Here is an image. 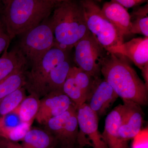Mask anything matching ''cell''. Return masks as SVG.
<instances>
[{"label": "cell", "instance_id": "1", "mask_svg": "<svg viewBox=\"0 0 148 148\" xmlns=\"http://www.w3.org/2000/svg\"><path fill=\"white\" fill-rule=\"evenodd\" d=\"M101 73L123 101L140 106L147 104L148 87L124 56L108 51L101 64Z\"/></svg>", "mask_w": 148, "mask_h": 148}, {"label": "cell", "instance_id": "2", "mask_svg": "<svg viewBox=\"0 0 148 148\" xmlns=\"http://www.w3.org/2000/svg\"><path fill=\"white\" fill-rule=\"evenodd\" d=\"M49 21L54 35V47L69 51L89 33L80 1L68 0L55 5Z\"/></svg>", "mask_w": 148, "mask_h": 148}, {"label": "cell", "instance_id": "3", "mask_svg": "<svg viewBox=\"0 0 148 148\" xmlns=\"http://www.w3.org/2000/svg\"><path fill=\"white\" fill-rule=\"evenodd\" d=\"M55 5L48 0H12L4 5L1 21L11 40L49 18Z\"/></svg>", "mask_w": 148, "mask_h": 148}, {"label": "cell", "instance_id": "4", "mask_svg": "<svg viewBox=\"0 0 148 148\" xmlns=\"http://www.w3.org/2000/svg\"><path fill=\"white\" fill-rule=\"evenodd\" d=\"M84 12L86 25L98 43L106 50L124 42L112 24L94 0H79Z\"/></svg>", "mask_w": 148, "mask_h": 148}, {"label": "cell", "instance_id": "5", "mask_svg": "<svg viewBox=\"0 0 148 148\" xmlns=\"http://www.w3.org/2000/svg\"><path fill=\"white\" fill-rule=\"evenodd\" d=\"M53 30L46 19L22 34L18 47L31 65L39 61L54 45Z\"/></svg>", "mask_w": 148, "mask_h": 148}, {"label": "cell", "instance_id": "6", "mask_svg": "<svg viewBox=\"0 0 148 148\" xmlns=\"http://www.w3.org/2000/svg\"><path fill=\"white\" fill-rule=\"evenodd\" d=\"M68 52L53 47L39 61L31 65V70L25 72L24 86L30 94L40 99L45 96L46 84L49 73L55 66L68 58Z\"/></svg>", "mask_w": 148, "mask_h": 148}, {"label": "cell", "instance_id": "7", "mask_svg": "<svg viewBox=\"0 0 148 148\" xmlns=\"http://www.w3.org/2000/svg\"><path fill=\"white\" fill-rule=\"evenodd\" d=\"M77 67L95 78L101 77V66L107 51L89 32L74 46Z\"/></svg>", "mask_w": 148, "mask_h": 148}, {"label": "cell", "instance_id": "8", "mask_svg": "<svg viewBox=\"0 0 148 148\" xmlns=\"http://www.w3.org/2000/svg\"><path fill=\"white\" fill-rule=\"evenodd\" d=\"M79 132L77 143L83 147L85 139L86 145L93 148H108L98 130V116L86 103L77 108Z\"/></svg>", "mask_w": 148, "mask_h": 148}, {"label": "cell", "instance_id": "9", "mask_svg": "<svg viewBox=\"0 0 148 148\" xmlns=\"http://www.w3.org/2000/svg\"><path fill=\"white\" fill-rule=\"evenodd\" d=\"M110 53L119 54L133 62L142 70L148 64V37H139L106 49Z\"/></svg>", "mask_w": 148, "mask_h": 148}, {"label": "cell", "instance_id": "10", "mask_svg": "<svg viewBox=\"0 0 148 148\" xmlns=\"http://www.w3.org/2000/svg\"><path fill=\"white\" fill-rule=\"evenodd\" d=\"M118 97L106 80L97 78L95 79L92 92L87 100V104L98 116H103Z\"/></svg>", "mask_w": 148, "mask_h": 148}, {"label": "cell", "instance_id": "11", "mask_svg": "<svg viewBox=\"0 0 148 148\" xmlns=\"http://www.w3.org/2000/svg\"><path fill=\"white\" fill-rule=\"evenodd\" d=\"M123 105L119 135L121 140L127 143L141 130L143 115L140 105L130 101H123Z\"/></svg>", "mask_w": 148, "mask_h": 148}, {"label": "cell", "instance_id": "12", "mask_svg": "<svg viewBox=\"0 0 148 148\" xmlns=\"http://www.w3.org/2000/svg\"><path fill=\"white\" fill-rule=\"evenodd\" d=\"M73 103L63 92L49 93L40 100L39 109L36 119L43 124L47 120L67 110Z\"/></svg>", "mask_w": 148, "mask_h": 148}, {"label": "cell", "instance_id": "13", "mask_svg": "<svg viewBox=\"0 0 148 148\" xmlns=\"http://www.w3.org/2000/svg\"><path fill=\"white\" fill-rule=\"evenodd\" d=\"M101 10L121 38L124 40L125 38L132 36L130 15L126 8L115 0H111L103 4Z\"/></svg>", "mask_w": 148, "mask_h": 148}, {"label": "cell", "instance_id": "14", "mask_svg": "<svg viewBox=\"0 0 148 148\" xmlns=\"http://www.w3.org/2000/svg\"><path fill=\"white\" fill-rule=\"evenodd\" d=\"M123 105L120 104L108 115L102 135L108 148H128L127 143L120 137L119 129Z\"/></svg>", "mask_w": 148, "mask_h": 148}, {"label": "cell", "instance_id": "15", "mask_svg": "<svg viewBox=\"0 0 148 148\" xmlns=\"http://www.w3.org/2000/svg\"><path fill=\"white\" fill-rule=\"evenodd\" d=\"M31 125L22 122L14 111L0 117V136L1 138L17 142L22 140Z\"/></svg>", "mask_w": 148, "mask_h": 148}, {"label": "cell", "instance_id": "16", "mask_svg": "<svg viewBox=\"0 0 148 148\" xmlns=\"http://www.w3.org/2000/svg\"><path fill=\"white\" fill-rule=\"evenodd\" d=\"M27 60L19 48L8 51L6 49L0 57V82L13 73L26 69Z\"/></svg>", "mask_w": 148, "mask_h": 148}, {"label": "cell", "instance_id": "17", "mask_svg": "<svg viewBox=\"0 0 148 148\" xmlns=\"http://www.w3.org/2000/svg\"><path fill=\"white\" fill-rule=\"evenodd\" d=\"M21 140V145L26 148H55L58 144L50 133L38 128H30Z\"/></svg>", "mask_w": 148, "mask_h": 148}, {"label": "cell", "instance_id": "18", "mask_svg": "<svg viewBox=\"0 0 148 148\" xmlns=\"http://www.w3.org/2000/svg\"><path fill=\"white\" fill-rule=\"evenodd\" d=\"M71 67L67 58L51 70L46 84L45 96L51 92H63V86Z\"/></svg>", "mask_w": 148, "mask_h": 148}, {"label": "cell", "instance_id": "19", "mask_svg": "<svg viewBox=\"0 0 148 148\" xmlns=\"http://www.w3.org/2000/svg\"><path fill=\"white\" fill-rule=\"evenodd\" d=\"M130 15L131 35L140 34L148 37V3L134 8Z\"/></svg>", "mask_w": 148, "mask_h": 148}, {"label": "cell", "instance_id": "20", "mask_svg": "<svg viewBox=\"0 0 148 148\" xmlns=\"http://www.w3.org/2000/svg\"><path fill=\"white\" fill-rule=\"evenodd\" d=\"M40 99L32 94L27 96L14 110L21 121L31 125L39 109Z\"/></svg>", "mask_w": 148, "mask_h": 148}, {"label": "cell", "instance_id": "21", "mask_svg": "<svg viewBox=\"0 0 148 148\" xmlns=\"http://www.w3.org/2000/svg\"><path fill=\"white\" fill-rule=\"evenodd\" d=\"M77 110L74 111L64 127L58 141L61 147H74L79 132Z\"/></svg>", "mask_w": 148, "mask_h": 148}, {"label": "cell", "instance_id": "22", "mask_svg": "<svg viewBox=\"0 0 148 148\" xmlns=\"http://www.w3.org/2000/svg\"><path fill=\"white\" fill-rule=\"evenodd\" d=\"M26 69L15 72L0 82V101L26 84Z\"/></svg>", "mask_w": 148, "mask_h": 148}, {"label": "cell", "instance_id": "23", "mask_svg": "<svg viewBox=\"0 0 148 148\" xmlns=\"http://www.w3.org/2000/svg\"><path fill=\"white\" fill-rule=\"evenodd\" d=\"M76 109V107L73 104L69 109L64 113L49 119L44 123L45 125V130L53 135L58 143L66 122Z\"/></svg>", "mask_w": 148, "mask_h": 148}, {"label": "cell", "instance_id": "24", "mask_svg": "<svg viewBox=\"0 0 148 148\" xmlns=\"http://www.w3.org/2000/svg\"><path fill=\"white\" fill-rule=\"evenodd\" d=\"M27 97L24 86L19 88L0 101V117L11 112Z\"/></svg>", "mask_w": 148, "mask_h": 148}, {"label": "cell", "instance_id": "25", "mask_svg": "<svg viewBox=\"0 0 148 148\" xmlns=\"http://www.w3.org/2000/svg\"><path fill=\"white\" fill-rule=\"evenodd\" d=\"M63 92L71 99L77 108L87 101L86 97L76 84L71 69L63 86Z\"/></svg>", "mask_w": 148, "mask_h": 148}, {"label": "cell", "instance_id": "26", "mask_svg": "<svg viewBox=\"0 0 148 148\" xmlns=\"http://www.w3.org/2000/svg\"><path fill=\"white\" fill-rule=\"evenodd\" d=\"M71 70L76 84L87 100L92 92L95 78L78 67L72 66Z\"/></svg>", "mask_w": 148, "mask_h": 148}, {"label": "cell", "instance_id": "27", "mask_svg": "<svg viewBox=\"0 0 148 148\" xmlns=\"http://www.w3.org/2000/svg\"><path fill=\"white\" fill-rule=\"evenodd\" d=\"M132 148H148V129L141 130L133 138Z\"/></svg>", "mask_w": 148, "mask_h": 148}, {"label": "cell", "instance_id": "28", "mask_svg": "<svg viewBox=\"0 0 148 148\" xmlns=\"http://www.w3.org/2000/svg\"><path fill=\"white\" fill-rule=\"evenodd\" d=\"M10 41V38L5 30L0 20V54L6 49H8Z\"/></svg>", "mask_w": 148, "mask_h": 148}, {"label": "cell", "instance_id": "29", "mask_svg": "<svg viewBox=\"0 0 148 148\" xmlns=\"http://www.w3.org/2000/svg\"><path fill=\"white\" fill-rule=\"evenodd\" d=\"M126 8H134L148 3V0H115Z\"/></svg>", "mask_w": 148, "mask_h": 148}, {"label": "cell", "instance_id": "30", "mask_svg": "<svg viewBox=\"0 0 148 148\" xmlns=\"http://www.w3.org/2000/svg\"><path fill=\"white\" fill-rule=\"evenodd\" d=\"M0 148H26L16 142L4 138L0 139Z\"/></svg>", "mask_w": 148, "mask_h": 148}, {"label": "cell", "instance_id": "31", "mask_svg": "<svg viewBox=\"0 0 148 148\" xmlns=\"http://www.w3.org/2000/svg\"><path fill=\"white\" fill-rule=\"evenodd\" d=\"M146 85L148 87V64L146 65L141 70Z\"/></svg>", "mask_w": 148, "mask_h": 148}, {"label": "cell", "instance_id": "32", "mask_svg": "<svg viewBox=\"0 0 148 148\" xmlns=\"http://www.w3.org/2000/svg\"><path fill=\"white\" fill-rule=\"evenodd\" d=\"M51 2L55 4L56 5L60 3L66 1H68V0H48Z\"/></svg>", "mask_w": 148, "mask_h": 148}, {"label": "cell", "instance_id": "33", "mask_svg": "<svg viewBox=\"0 0 148 148\" xmlns=\"http://www.w3.org/2000/svg\"><path fill=\"white\" fill-rule=\"evenodd\" d=\"M12 1V0H0L1 2L4 5H5L8 3H9L10 2Z\"/></svg>", "mask_w": 148, "mask_h": 148}, {"label": "cell", "instance_id": "34", "mask_svg": "<svg viewBox=\"0 0 148 148\" xmlns=\"http://www.w3.org/2000/svg\"><path fill=\"white\" fill-rule=\"evenodd\" d=\"M94 1H98L99 2H101L103 0H94Z\"/></svg>", "mask_w": 148, "mask_h": 148}, {"label": "cell", "instance_id": "35", "mask_svg": "<svg viewBox=\"0 0 148 148\" xmlns=\"http://www.w3.org/2000/svg\"><path fill=\"white\" fill-rule=\"evenodd\" d=\"M61 148H75L74 147H61Z\"/></svg>", "mask_w": 148, "mask_h": 148}, {"label": "cell", "instance_id": "36", "mask_svg": "<svg viewBox=\"0 0 148 148\" xmlns=\"http://www.w3.org/2000/svg\"><path fill=\"white\" fill-rule=\"evenodd\" d=\"M1 1H0V12H1Z\"/></svg>", "mask_w": 148, "mask_h": 148}]
</instances>
